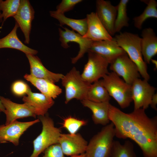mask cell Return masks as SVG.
I'll return each mask as SVG.
<instances>
[{
    "label": "cell",
    "mask_w": 157,
    "mask_h": 157,
    "mask_svg": "<svg viewBox=\"0 0 157 157\" xmlns=\"http://www.w3.org/2000/svg\"><path fill=\"white\" fill-rule=\"evenodd\" d=\"M143 108L125 113L110 104L108 113L114 126L115 136L133 140L144 157H157V117L150 118Z\"/></svg>",
    "instance_id": "6da1fadb"
},
{
    "label": "cell",
    "mask_w": 157,
    "mask_h": 157,
    "mask_svg": "<svg viewBox=\"0 0 157 157\" xmlns=\"http://www.w3.org/2000/svg\"><path fill=\"white\" fill-rule=\"evenodd\" d=\"M114 38L118 45L136 65L140 76L148 81L150 77L147 72V64L143 60L142 53L141 38L138 34L125 32L116 35Z\"/></svg>",
    "instance_id": "7a4b0ae2"
},
{
    "label": "cell",
    "mask_w": 157,
    "mask_h": 157,
    "mask_svg": "<svg viewBox=\"0 0 157 157\" xmlns=\"http://www.w3.org/2000/svg\"><path fill=\"white\" fill-rule=\"evenodd\" d=\"M115 136L114 126L111 122L91 138L85 153L89 157H110Z\"/></svg>",
    "instance_id": "3957f363"
},
{
    "label": "cell",
    "mask_w": 157,
    "mask_h": 157,
    "mask_svg": "<svg viewBox=\"0 0 157 157\" xmlns=\"http://www.w3.org/2000/svg\"><path fill=\"white\" fill-rule=\"evenodd\" d=\"M102 78L103 85L110 96L116 100L122 108L128 107L132 101L131 85L112 72H109Z\"/></svg>",
    "instance_id": "277c9868"
},
{
    "label": "cell",
    "mask_w": 157,
    "mask_h": 157,
    "mask_svg": "<svg viewBox=\"0 0 157 157\" xmlns=\"http://www.w3.org/2000/svg\"><path fill=\"white\" fill-rule=\"evenodd\" d=\"M39 119L42 124V130L33 141V150L29 157H38L47 148L58 143L62 133L61 129L55 126L53 120L47 114L39 116Z\"/></svg>",
    "instance_id": "5b68a950"
},
{
    "label": "cell",
    "mask_w": 157,
    "mask_h": 157,
    "mask_svg": "<svg viewBox=\"0 0 157 157\" xmlns=\"http://www.w3.org/2000/svg\"><path fill=\"white\" fill-rule=\"evenodd\" d=\"M61 80L65 90V104H67L74 99L81 101L85 99L91 84L82 78L79 71L75 67L64 75Z\"/></svg>",
    "instance_id": "8992f818"
},
{
    "label": "cell",
    "mask_w": 157,
    "mask_h": 157,
    "mask_svg": "<svg viewBox=\"0 0 157 157\" xmlns=\"http://www.w3.org/2000/svg\"><path fill=\"white\" fill-rule=\"evenodd\" d=\"M87 52L88 61L81 75L84 81L91 84L109 73L108 68L109 64L100 54L90 50Z\"/></svg>",
    "instance_id": "52a82bcc"
},
{
    "label": "cell",
    "mask_w": 157,
    "mask_h": 157,
    "mask_svg": "<svg viewBox=\"0 0 157 157\" xmlns=\"http://www.w3.org/2000/svg\"><path fill=\"white\" fill-rule=\"evenodd\" d=\"M148 81L138 78L131 85V98L134 104V109L147 108L156 88Z\"/></svg>",
    "instance_id": "ba28073f"
},
{
    "label": "cell",
    "mask_w": 157,
    "mask_h": 157,
    "mask_svg": "<svg viewBox=\"0 0 157 157\" xmlns=\"http://www.w3.org/2000/svg\"><path fill=\"white\" fill-rule=\"evenodd\" d=\"M110 64V69L127 83L131 85L140 75L135 64L131 60L126 53L117 57Z\"/></svg>",
    "instance_id": "9c48e42d"
},
{
    "label": "cell",
    "mask_w": 157,
    "mask_h": 157,
    "mask_svg": "<svg viewBox=\"0 0 157 157\" xmlns=\"http://www.w3.org/2000/svg\"><path fill=\"white\" fill-rule=\"evenodd\" d=\"M40 121L39 119L27 122L16 120L8 124L0 125V143L8 142L18 145L21 136L29 127Z\"/></svg>",
    "instance_id": "30bf717a"
},
{
    "label": "cell",
    "mask_w": 157,
    "mask_h": 157,
    "mask_svg": "<svg viewBox=\"0 0 157 157\" xmlns=\"http://www.w3.org/2000/svg\"><path fill=\"white\" fill-rule=\"evenodd\" d=\"M63 28L65 31L60 28L58 29L61 46L64 48H68L69 47L68 43L70 42H76L79 45L80 49L77 55L71 58L72 63L74 64L89 50L93 41L84 38L79 33H76L66 27Z\"/></svg>",
    "instance_id": "8fae6325"
},
{
    "label": "cell",
    "mask_w": 157,
    "mask_h": 157,
    "mask_svg": "<svg viewBox=\"0 0 157 157\" xmlns=\"http://www.w3.org/2000/svg\"><path fill=\"white\" fill-rule=\"evenodd\" d=\"M0 99L5 109V125L9 124L17 119L29 117H36V115L33 108L26 104L16 103L1 96Z\"/></svg>",
    "instance_id": "7c38bea8"
},
{
    "label": "cell",
    "mask_w": 157,
    "mask_h": 157,
    "mask_svg": "<svg viewBox=\"0 0 157 157\" xmlns=\"http://www.w3.org/2000/svg\"><path fill=\"white\" fill-rule=\"evenodd\" d=\"M35 11L28 0H20L19 8L13 17L16 22L23 33L25 43L28 44L32 22L34 18Z\"/></svg>",
    "instance_id": "4fadbf2b"
},
{
    "label": "cell",
    "mask_w": 157,
    "mask_h": 157,
    "mask_svg": "<svg viewBox=\"0 0 157 157\" xmlns=\"http://www.w3.org/2000/svg\"><path fill=\"white\" fill-rule=\"evenodd\" d=\"M64 155L70 156L85 153L87 142L79 133L62 134L59 143Z\"/></svg>",
    "instance_id": "5bb4252c"
},
{
    "label": "cell",
    "mask_w": 157,
    "mask_h": 157,
    "mask_svg": "<svg viewBox=\"0 0 157 157\" xmlns=\"http://www.w3.org/2000/svg\"><path fill=\"white\" fill-rule=\"evenodd\" d=\"M95 13L98 18L109 33L111 36L115 33V23L117 6L112 4L110 1L98 0L96 1Z\"/></svg>",
    "instance_id": "9a60e30c"
},
{
    "label": "cell",
    "mask_w": 157,
    "mask_h": 157,
    "mask_svg": "<svg viewBox=\"0 0 157 157\" xmlns=\"http://www.w3.org/2000/svg\"><path fill=\"white\" fill-rule=\"evenodd\" d=\"M89 50L101 56L109 64L120 56L126 53L113 38L110 40L93 42Z\"/></svg>",
    "instance_id": "2e32d148"
},
{
    "label": "cell",
    "mask_w": 157,
    "mask_h": 157,
    "mask_svg": "<svg viewBox=\"0 0 157 157\" xmlns=\"http://www.w3.org/2000/svg\"><path fill=\"white\" fill-rule=\"evenodd\" d=\"M26 94L24 96L22 101L33 108L36 116L45 115L54 104L53 99L41 93L33 92L30 88Z\"/></svg>",
    "instance_id": "e0dca14e"
},
{
    "label": "cell",
    "mask_w": 157,
    "mask_h": 157,
    "mask_svg": "<svg viewBox=\"0 0 157 157\" xmlns=\"http://www.w3.org/2000/svg\"><path fill=\"white\" fill-rule=\"evenodd\" d=\"M87 29L83 36L93 42L111 40L112 36L109 33L98 18L95 13L87 15Z\"/></svg>",
    "instance_id": "ac0fdd59"
},
{
    "label": "cell",
    "mask_w": 157,
    "mask_h": 157,
    "mask_svg": "<svg viewBox=\"0 0 157 157\" xmlns=\"http://www.w3.org/2000/svg\"><path fill=\"white\" fill-rule=\"evenodd\" d=\"M29 63L30 74L39 78L44 79L53 83L58 82L64 76L62 74L53 73L47 69L37 56L26 54Z\"/></svg>",
    "instance_id": "d6986e66"
},
{
    "label": "cell",
    "mask_w": 157,
    "mask_h": 157,
    "mask_svg": "<svg viewBox=\"0 0 157 157\" xmlns=\"http://www.w3.org/2000/svg\"><path fill=\"white\" fill-rule=\"evenodd\" d=\"M141 36V47L143 58L147 64H149L152 58L157 53V37L151 28L143 29Z\"/></svg>",
    "instance_id": "ffe728a7"
},
{
    "label": "cell",
    "mask_w": 157,
    "mask_h": 157,
    "mask_svg": "<svg viewBox=\"0 0 157 157\" xmlns=\"http://www.w3.org/2000/svg\"><path fill=\"white\" fill-rule=\"evenodd\" d=\"M81 102L84 106L92 111V119L95 124L105 126L109 124L108 113L110 104L109 102H97L84 99Z\"/></svg>",
    "instance_id": "44dd1931"
},
{
    "label": "cell",
    "mask_w": 157,
    "mask_h": 157,
    "mask_svg": "<svg viewBox=\"0 0 157 157\" xmlns=\"http://www.w3.org/2000/svg\"><path fill=\"white\" fill-rule=\"evenodd\" d=\"M19 27L17 24L15 22L10 32L4 37L0 38V49L12 48L20 51L26 54L36 55L38 53L37 50L26 46L19 39L17 33Z\"/></svg>",
    "instance_id": "7402d4cb"
},
{
    "label": "cell",
    "mask_w": 157,
    "mask_h": 157,
    "mask_svg": "<svg viewBox=\"0 0 157 157\" xmlns=\"http://www.w3.org/2000/svg\"><path fill=\"white\" fill-rule=\"evenodd\" d=\"M24 78L38 89L44 95L53 99L57 98L62 92V90L54 83L48 80L36 78L26 74Z\"/></svg>",
    "instance_id": "603a6c76"
},
{
    "label": "cell",
    "mask_w": 157,
    "mask_h": 157,
    "mask_svg": "<svg viewBox=\"0 0 157 157\" xmlns=\"http://www.w3.org/2000/svg\"><path fill=\"white\" fill-rule=\"evenodd\" d=\"M49 13L51 17L58 21L61 26L65 25H67L82 36L86 32L87 24L86 18L82 19L70 18L66 17L64 14L58 13L56 11H50Z\"/></svg>",
    "instance_id": "cb8c5ba5"
},
{
    "label": "cell",
    "mask_w": 157,
    "mask_h": 157,
    "mask_svg": "<svg viewBox=\"0 0 157 157\" xmlns=\"http://www.w3.org/2000/svg\"><path fill=\"white\" fill-rule=\"evenodd\" d=\"M85 99L97 102H109L110 97L103 85L101 80H99L90 84Z\"/></svg>",
    "instance_id": "d4e9b609"
},
{
    "label": "cell",
    "mask_w": 157,
    "mask_h": 157,
    "mask_svg": "<svg viewBox=\"0 0 157 157\" xmlns=\"http://www.w3.org/2000/svg\"><path fill=\"white\" fill-rule=\"evenodd\" d=\"M133 144L129 140L124 144L113 141L110 157H137Z\"/></svg>",
    "instance_id": "484cf974"
},
{
    "label": "cell",
    "mask_w": 157,
    "mask_h": 157,
    "mask_svg": "<svg viewBox=\"0 0 157 157\" xmlns=\"http://www.w3.org/2000/svg\"><path fill=\"white\" fill-rule=\"evenodd\" d=\"M147 5L143 13L138 16L133 18L134 25L135 27L140 30L144 22L150 18H157V3L155 0L145 1Z\"/></svg>",
    "instance_id": "4316f807"
},
{
    "label": "cell",
    "mask_w": 157,
    "mask_h": 157,
    "mask_svg": "<svg viewBox=\"0 0 157 157\" xmlns=\"http://www.w3.org/2000/svg\"><path fill=\"white\" fill-rule=\"evenodd\" d=\"M129 0H121L117 6V16L115 23V33L119 32L124 27L129 26V18L127 15V6Z\"/></svg>",
    "instance_id": "83f0119b"
},
{
    "label": "cell",
    "mask_w": 157,
    "mask_h": 157,
    "mask_svg": "<svg viewBox=\"0 0 157 157\" xmlns=\"http://www.w3.org/2000/svg\"><path fill=\"white\" fill-rule=\"evenodd\" d=\"M20 0H2L0 5L3 21L1 27L4 22L9 17H14L17 13L19 8Z\"/></svg>",
    "instance_id": "f1b7e54d"
},
{
    "label": "cell",
    "mask_w": 157,
    "mask_h": 157,
    "mask_svg": "<svg viewBox=\"0 0 157 157\" xmlns=\"http://www.w3.org/2000/svg\"><path fill=\"white\" fill-rule=\"evenodd\" d=\"M87 122L80 120L74 117H69L64 119L63 127L65 128L71 134L76 133L82 126L86 125Z\"/></svg>",
    "instance_id": "f546056e"
},
{
    "label": "cell",
    "mask_w": 157,
    "mask_h": 157,
    "mask_svg": "<svg viewBox=\"0 0 157 157\" xmlns=\"http://www.w3.org/2000/svg\"><path fill=\"white\" fill-rule=\"evenodd\" d=\"M30 88L26 83L21 80L15 81L11 86L12 92L18 96H22L26 94Z\"/></svg>",
    "instance_id": "4dcf8cb0"
},
{
    "label": "cell",
    "mask_w": 157,
    "mask_h": 157,
    "mask_svg": "<svg viewBox=\"0 0 157 157\" xmlns=\"http://www.w3.org/2000/svg\"><path fill=\"white\" fill-rule=\"evenodd\" d=\"M81 0H63L56 7V12L62 14L72 10L75 6L82 2Z\"/></svg>",
    "instance_id": "1f68e13d"
},
{
    "label": "cell",
    "mask_w": 157,
    "mask_h": 157,
    "mask_svg": "<svg viewBox=\"0 0 157 157\" xmlns=\"http://www.w3.org/2000/svg\"><path fill=\"white\" fill-rule=\"evenodd\" d=\"M44 152V155L42 157H65L59 143L50 146Z\"/></svg>",
    "instance_id": "d6a6232c"
},
{
    "label": "cell",
    "mask_w": 157,
    "mask_h": 157,
    "mask_svg": "<svg viewBox=\"0 0 157 157\" xmlns=\"http://www.w3.org/2000/svg\"><path fill=\"white\" fill-rule=\"evenodd\" d=\"M157 104V94L155 93L153 96L150 106L154 109L157 110L156 106Z\"/></svg>",
    "instance_id": "836d02e7"
},
{
    "label": "cell",
    "mask_w": 157,
    "mask_h": 157,
    "mask_svg": "<svg viewBox=\"0 0 157 157\" xmlns=\"http://www.w3.org/2000/svg\"><path fill=\"white\" fill-rule=\"evenodd\" d=\"M70 157H89L85 153L79 155H74Z\"/></svg>",
    "instance_id": "e575fe53"
},
{
    "label": "cell",
    "mask_w": 157,
    "mask_h": 157,
    "mask_svg": "<svg viewBox=\"0 0 157 157\" xmlns=\"http://www.w3.org/2000/svg\"><path fill=\"white\" fill-rule=\"evenodd\" d=\"M5 109L0 99V114L2 112L4 113Z\"/></svg>",
    "instance_id": "d590c367"
},
{
    "label": "cell",
    "mask_w": 157,
    "mask_h": 157,
    "mask_svg": "<svg viewBox=\"0 0 157 157\" xmlns=\"http://www.w3.org/2000/svg\"><path fill=\"white\" fill-rule=\"evenodd\" d=\"M151 61L155 65V68L157 69V60L152 59Z\"/></svg>",
    "instance_id": "8d00e7d4"
},
{
    "label": "cell",
    "mask_w": 157,
    "mask_h": 157,
    "mask_svg": "<svg viewBox=\"0 0 157 157\" xmlns=\"http://www.w3.org/2000/svg\"><path fill=\"white\" fill-rule=\"evenodd\" d=\"M2 0H0V23H1L3 22V18L2 17V13L1 12V8H0V5L1 3V2L2 1Z\"/></svg>",
    "instance_id": "74e56055"
}]
</instances>
